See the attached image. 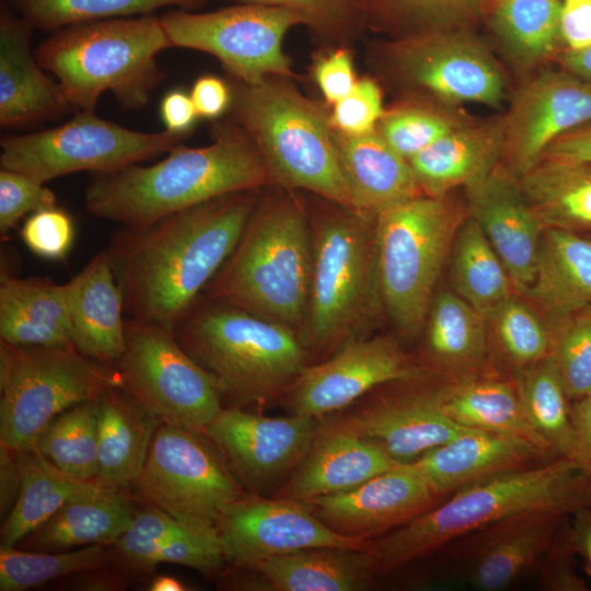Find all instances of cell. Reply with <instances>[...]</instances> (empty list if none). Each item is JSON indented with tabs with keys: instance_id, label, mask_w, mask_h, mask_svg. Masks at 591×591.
<instances>
[{
	"instance_id": "cell-1",
	"label": "cell",
	"mask_w": 591,
	"mask_h": 591,
	"mask_svg": "<svg viewBox=\"0 0 591 591\" xmlns=\"http://www.w3.org/2000/svg\"><path fill=\"white\" fill-rule=\"evenodd\" d=\"M257 190L224 195L141 227L106 250L127 317L173 328L236 246Z\"/></svg>"
},
{
	"instance_id": "cell-2",
	"label": "cell",
	"mask_w": 591,
	"mask_h": 591,
	"mask_svg": "<svg viewBox=\"0 0 591 591\" xmlns=\"http://www.w3.org/2000/svg\"><path fill=\"white\" fill-rule=\"evenodd\" d=\"M150 166L132 164L99 173L85 189L94 216L141 227L208 200L271 185L263 159L236 123L218 124L211 143L174 146Z\"/></svg>"
},
{
	"instance_id": "cell-3",
	"label": "cell",
	"mask_w": 591,
	"mask_h": 591,
	"mask_svg": "<svg viewBox=\"0 0 591 591\" xmlns=\"http://www.w3.org/2000/svg\"><path fill=\"white\" fill-rule=\"evenodd\" d=\"M591 507V476L555 457L507 471L453 493L407 523L369 541L375 569L391 571L442 549L499 520L536 510L563 513Z\"/></svg>"
},
{
	"instance_id": "cell-4",
	"label": "cell",
	"mask_w": 591,
	"mask_h": 591,
	"mask_svg": "<svg viewBox=\"0 0 591 591\" xmlns=\"http://www.w3.org/2000/svg\"><path fill=\"white\" fill-rule=\"evenodd\" d=\"M258 198L233 252L207 285V298L283 324L299 336L311 290L313 246L308 209L279 186Z\"/></svg>"
},
{
	"instance_id": "cell-5",
	"label": "cell",
	"mask_w": 591,
	"mask_h": 591,
	"mask_svg": "<svg viewBox=\"0 0 591 591\" xmlns=\"http://www.w3.org/2000/svg\"><path fill=\"white\" fill-rule=\"evenodd\" d=\"M231 89L233 121L257 148L271 185L358 210L328 112L279 76L253 84L234 80Z\"/></svg>"
},
{
	"instance_id": "cell-6",
	"label": "cell",
	"mask_w": 591,
	"mask_h": 591,
	"mask_svg": "<svg viewBox=\"0 0 591 591\" xmlns=\"http://www.w3.org/2000/svg\"><path fill=\"white\" fill-rule=\"evenodd\" d=\"M320 199L321 208L309 216L313 263L300 338L306 350L335 352L368 337L383 311L375 216Z\"/></svg>"
},
{
	"instance_id": "cell-7",
	"label": "cell",
	"mask_w": 591,
	"mask_h": 591,
	"mask_svg": "<svg viewBox=\"0 0 591 591\" xmlns=\"http://www.w3.org/2000/svg\"><path fill=\"white\" fill-rule=\"evenodd\" d=\"M172 47L161 19L152 14L73 24L55 31L35 49L71 106L94 112L112 92L125 109L147 105L164 78L157 56Z\"/></svg>"
},
{
	"instance_id": "cell-8",
	"label": "cell",
	"mask_w": 591,
	"mask_h": 591,
	"mask_svg": "<svg viewBox=\"0 0 591 591\" xmlns=\"http://www.w3.org/2000/svg\"><path fill=\"white\" fill-rule=\"evenodd\" d=\"M185 351L236 405L288 392L306 364V348L292 328L206 297L174 327Z\"/></svg>"
},
{
	"instance_id": "cell-9",
	"label": "cell",
	"mask_w": 591,
	"mask_h": 591,
	"mask_svg": "<svg viewBox=\"0 0 591 591\" xmlns=\"http://www.w3.org/2000/svg\"><path fill=\"white\" fill-rule=\"evenodd\" d=\"M463 215L450 194H420L375 216L383 311L406 339L424 331Z\"/></svg>"
},
{
	"instance_id": "cell-10",
	"label": "cell",
	"mask_w": 591,
	"mask_h": 591,
	"mask_svg": "<svg viewBox=\"0 0 591 591\" xmlns=\"http://www.w3.org/2000/svg\"><path fill=\"white\" fill-rule=\"evenodd\" d=\"M120 386L115 367L74 347L0 340V444L14 452L33 448L56 416Z\"/></svg>"
},
{
	"instance_id": "cell-11",
	"label": "cell",
	"mask_w": 591,
	"mask_h": 591,
	"mask_svg": "<svg viewBox=\"0 0 591 591\" xmlns=\"http://www.w3.org/2000/svg\"><path fill=\"white\" fill-rule=\"evenodd\" d=\"M368 58L401 100L495 107L505 96L502 69L471 28L385 39L370 47Z\"/></svg>"
},
{
	"instance_id": "cell-12",
	"label": "cell",
	"mask_w": 591,
	"mask_h": 591,
	"mask_svg": "<svg viewBox=\"0 0 591 591\" xmlns=\"http://www.w3.org/2000/svg\"><path fill=\"white\" fill-rule=\"evenodd\" d=\"M232 471L204 431L161 424L132 486L148 505L219 545L222 514L246 495Z\"/></svg>"
},
{
	"instance_id": "cell-13",
	"label": "cell",
	"mask_w": 591,
	"mask_h": 591,
	"mask_svg": "<svg viewBox=\"0 0 591 591\" xmlns=\"http://www.w3.org/2000/svg\"><path fill=\"white\" fill-rule=\"evenodd\" d=\"M115 368L120 389L161 424L204 431L223 408L216 380L173 328L125 318V349Z\"/></svg>"
},
{
	"instance_id": "cell-14",
	"label": "cell",
	"mask_w": 591,
	"mask_h": 591,
	"mask_svg": "<svg viewBox=\"0 0 591 591\" xmlns=\"http://www.w3.org/2000/svg\"><path fill=\"white\" fill-rule=\"evenodd\" d=\"M186 135L141 132L81 111L51 129L3 137L1 169L26 174L40 183L81 172H114L170 151Z\"/></svg>"
},
{
	"instance_id": "cell-15",
	"label": "cell",
	"mask_w": 591,
	"mask_h": 591,
	"mask_svg": "<svg viewBox=\"0 0 591 591\" xmlns=\"http://www.w3.org/2000/svg\"><path fill=\"white\" fill-rule=\"evenodd\" d=\"M172 47L217 57L234 80L253 84L270 76L298 79L283 38L302 18L283 8L235 3L211 12L178 9L160 16Z\"/></svg>"
},
{
	"instance_id": "cell-16",
	"label": "cell",
	"mask_w": 591,
	"mask_h": 591,
	"mask_svg": "<svg viewBox=\"0 0 591 591\" xmlns=\"http://www.w3.org/2000/svg\"><path fill=\"white\" fill-rule=\"evenodd\" d=\"M217 534L224 560L234 567L304 548H366L369 544V540L328 528L308 500L257 495L233 502L222 514Z\"/></svg>"
},
{
	"instance_id": "cell-17",
	"label": "cell",
	"mask_w": 591,
	"mask_h": 591,
	"mask_svg": "<svg viewBox=\"0 0 591 591\" xmlns=\"http://www.w3.org/2000/svg\"><path fill=\"white\" fill-rule=\"evenodd\" d=\"M428 371L387 336L352 339L317 364L305 366L289 393L293 414L315 419L340 410L372 389L416 381Z\"/></svg>"
},
{
	"instance_id": "cell-18",
	"label": "cell",
	"mask_w": 591,
	"mask_h": 591,
	"mask_svg": "<svg viewBox=\"0 0 591 591\" xmlns=\"http://www.w3.org/2000/svg\"><path fill=\"white\" fill-rule=\"evenodd\" d=\"M591 124V83L543 70L517 92L505 117L501 165L518 178L535 167L558 137Z\"/></svg>"
},
{
	"instance_id": "cell-19",
	"label": "cell",
	"mask_w": 591,
	"mask_h": 591,
	"mask_svg": "<svg viewBox=\"0 0 591 591\" xmlns=\"http://www.w3.org/2000/svg\"><path fill=\"white\" fill-rule=\"evenodd\" d=\"M317 429L313 417H268L231 406L222 408L204 432L244 483L262 489L294 471Z\"/></svg>"
},
{
	"instance_id": "cell-20",
	"label": "cell",
	"mask_w": 591,
	"mask_h": 591,
	"mask_svg": "<svg viewBox=\"0 0 591 591\" xmlns=\"http://www.w3.org/2000/svg\"><path fill=\"white\" fill-rule=\"evenodd\" d=\"M565 515L536 510L475 530L447 545L454 568L473 589H507L541 567Z\"/></svg>"
},
{
	"instance_id": "cell-21",
	"label": "cell",
	"mask_w": 591,
	"mask_h": 591,
	"mask_svg": "<svg viewBox=\"0 0 591 591\" xmlns=\"http://www.w3.org/2000/svg\"><path fill=\"white\" fill-rule=\"evenodd\" d=\"M439 499L410 464H398L352 489L308 501L332 530L370 541L413 520Z\"/></svg>"
},
{
	"instance_id": "cell-22",
	"label": "cell",
	"mask_w": 591,
	"mask_h": 591,
	"mask_svg": "<svg viewBox=\"0 0 591 591\" xmlns=\"http://www.w3.org/2000/svg\"><path fill=\"white\" fill-rule=\"evenodd\" d=\"M466 211L505 265L517 293L533 282L543 225L529 205L520 178L499 164L467 186Z\"/></svg>"
},
{
	"instance_id": "cell-23",
	"label": "cell",
	"mask_w": 591,
	"mask_h": 591,
	"mask_svg": "<svg viewBox=\"0 0 591 591\" xmlns=\"http://www.w3.org/2000/svg\"><path fill=\"white\" fill-rule=\"evenodd\" d=\"M381 447L397 464H410L467 427L442 409L437 389L386 398L335 420Z\"/></svg>"
},
{
	"instance_id": "cell-24",
	"label": "cell",
	"mask_w": 591,
	"mask_h": 591,
	"mask_svg": "<svg viewBox=\"0 0 591 591\" xmlns=\"http://www.w3.org/2000/svg\"><path fill=\"white\" fill-rule=\"evenodd\" d=\"M552 459L555 457L521 438L466 428L410 465L441 498L494 475Z\"/></svg>"
},
{
	"instance_id": "cell-25",
	"label": "cell",
	"mask_w": 591,
	"mask_h": 591,
	"mask_svg": "<svg viewBox=\"0 0 591 591\" xmlns=\"http://www.w3.org/2000/svg\"><path fill=\"white\" fill-rule=\"evenodd\" d=\"M398 465L376 443L335 420L314 441L276 497L310 500L352 489Z\"/></svg>"
},
{
	"instance_id": "cell-26",
	"label": "cell",
	"mask_w": 591,
	"mask_h": 591,
	"mask_svg": "<svg viewBox=\"0 0 591 591\" xmlns=\"http://www.w3.org/2000/svg\"><path fill=\"white\" fill-rule=\"evenodd\" d=\"M230 576L233 589L274 591H359L373 584L376 570L366 548L311 547L265 558Z\"/></svg>"
},
{
	"instance_id": "cell-27",
	"label": "cell",
	"mask_w": 591,
	"mask_h": 591,
	"mask_svg": "<svg viewBox=\"0 0 591 591\" xmlns=\"http://www.w3.org/2000/svg\"><path fill=\"white\" fill-rule=\"evenodd\" d=\"M33 26L7 4L0 11V124L3 128L55 118L71 104L30 48Z\"/></svg>"
},
{
	"instance_id": "cell-28",
	"label": "cell",
	"mask_w": 591,
	"mask_h": 591,
	"mask_svg": "<svg viewBox=\"0 0 591 591\" xmlns=\"http://www.w3.org/2000/svg\"><path fill=\"white\" fill-rule=\"evenodd\" d=\"M502 151V117L466 119L408 163L420 193L442 197L486 177L501 163Z\"/></svg>"
},
{
	"instance_id": "cell-29",
	"label": "cell",
	"mask_w": 591,
	"mask_h": 591,
	"mask_svg": "<svg viewBox=\"0 0 591 591\" xmlns=\"http://www.w3.org/2000/svg\"><path fill=\"white\" fill-rule=\"evenodd\" d=\"M66 287L73 347L115 367L125 349V311L107 252L96 253Z\"/></svg>"
},
{
	"instance_id": "cell-30",
	"label": "cell",
	"mask_w": 591,
	"mask_h": 591,
	"mask_svg": "<svg viewBox=\"0 0 591 591\" xmlns=\"http://www.w3.org/2000/svg\"><path fill=\"white\" fill-rule=\"evenodd\" d=\"M520 296L538 312L551 333L591 308V240L571 231L544 229L533 282Z\"/></svg>"
},
{
	"instance_id": "cell-31",
	"label": "cell",
	"mask_w": 591,
	"mask_h": 591,
	"mask_svg": "<svg viewBox=\"0 0 591 591\" xmlns=\"http://www.w3.org/2000/svg\"><path fill=\"white\" fill-rule=\"evenodd\" d=\"M135 513L123 489L95 482L72 496L19 544L21 549L32 552L111 546L129 528Z\"/></svg>"
},
{
	"instance_id": "cell-32",
	"label": "cell",
	"mask_w": 591,
	"mask_h": 591,
	"mask_svg": "<svg viewBox=\"0 0 591 591\" xmlns=\"http://www.w3.org/2000/svg\"><path fill=\"white\" fill-rule=\"evenodd\" d=\"M424 368L444 381L489 372L486 317L452 290L434 293L424 326Z\"/></svg>"
},
{
	"instance_id": "cell-33",
	"label": "cell",
	"mask_w": 591,
	"mask_h": 591,
	"mask_svg": "<svg viewBox=\"0 0 591 591\" xmlns=\"http://www.w3.org/2000/svg\"><path fill=\"white\" fill-rule=\"evenodd\" d=\"M0 338L11 345L73 347L66 283L2 277Z\"/></svg>"
},
{
	"instance_id": "cell-34",
	"label": "cell",
	"mask_w": 591,
	"mask_h": 591,
	"mask_svg": "<svg viewBox=\"0 0 591 591\" xmlns=\"http://www.w3.org/2000/svg\"><path fill=\"white\" fill-rule=\"evenodd\" d=\"M437 391L443 412L456 424L521 438L557 457L529 422L512 376L486 372L444 381Z\"/></svg>"
},
{
	"instance_id": "cell-35",
	"label": "cell",
	"mask_w": 591,
	"mask_h": 591,
	"mask_svg": "<svg viewBox=\"0 0 591 591\" xmlns=\"http://www.w3.org/2000/svg\"><path fill=\"white\" fill-rule=\"evenodd\" d=\"M160 425L120 387L106 391L99 398L96 482L120 489L132 486Z\"/></svg>"
},
{
	"instance_id": "cell-36",
	"label": "cell",
	"mask_w": 591,
	"mask_h": 591,
	"mask_svg": "<svg viewBox=\"0 0 591 591\" xmlns=\"http://www.w3.org/2000/svg\"><path fill=\"white\" fill-rule=\"evenodd\" d=\"M336 144L359 211L376 216L421 194L408 161L376 129L360 136L336 131Z\"/></svg>"
},
{
	"instance_id": "cell-37",
	"label": "cell",
	"mask_w": 591,
	"mask_h": 591,
	"mask_svg": "<svg viewBox=\"0 0 591 591\" xmlns=\"http://www.w3.org/2000/svg\"><path fill=\"white\" fill-rule=\"evenodd\" d=\"M544 229L591 230V164L542 160L520 178Z\"/></svg>"
},
{
	"instance_id": "cell-38",
	"label": "cell",
	"mask_w": 591,
	"mask_h": 591,
	"mask_svg": "<svg viewBox=\"0 0 591 591\" xmlns=\"http://www.w3.org/2000/svg\"><path fill=\"white\" fill-rule=\"evenodd\" d=\"M14 453L21 473V490L1 526L0 545L7 547H15L72 496L96 482L69 477L35 447Z\"/></svg>"
},
{
	"instance_id": "cell-39",
	"label": "cell",
	"mask_w": 591,
	"mask_h": 591,
	"mask_svg": "<svg viewBox=\"0 0 591 591\" xmlns=\"http://www.w3.org/2000/svg\"><path fill=\"white\" fill-rule=\"evenodd\" d=\"M449 260L451 290L485 317L517 293L505 265L471 217L460 224Z\"/></svg>"
},
{
	"instance_id": "cell-40",
	"label": "cell",
	"mask_w": 591,
	"mask_h": 591,
	"mask_svg": "<svg viewBox=\"0 0 591 591\" xmlns=\"http://www.w3.org/2000/svg\"><path fill=\"white\" fill-rule=\"evenodd\" d=\"M511 376L524 414L534 430L557 457L569 459L580 466L569 397L552 357L548 356Z\"/></svg>"
},
{
	"instance_id": "cell-41",
	"label": "cell",
	"mask_w": 591,
	"mask_h": 591,
	"mask_svg": "<svg viewBox=\"0 0 591 591\" xmlns=\"http://www.w3.org/2000/svg\"><path fill=\"white\" fill-rule=\"evenodd\" d=\"M485 0H358L366 30L386 39L471 28Z\"/></svg>"
},
{
	"instance_id": "cell-42",
	"label": "cell",
	"mask_w": 591,
	"mask_h": 591,
	"mask_svg": "<svg viewBox=\"0 0 591 591\" xmlns=\"http://www.w3.org/2000/svg\"><path fill=\"white\" fill-rule=\"evenodd\" d=\"M493 27L514 65L531 69L552 57L561 40V0L494 1Z\"/></svg>"
},
{
	"instance_id": "cell-43",
	"label": "cell",
	"mask_w": 591,
	"mask_h": 591,
	"mask_svg": "<svg viewBox=\"0 0 591 591\" xmlns=\"http://www.w3.org/2000/svg\"><path fill=\"white\" fill-rule=\"evenodd\" d=\"M34 447L69 477L95 482L99 470V399L76 405L56 416Z\"/></svg>"
},
{
	"instance_id": "cell-44",
	"label": "cell",
	"mask_w": 591,
	"mask_h": 591,
	"mask_svg": "<svg viewBox=\"0 0 591 591\" xmlns=\"http://www.w3.org/2000/svg\"><path fill=\"white\" fill-rule=\"evenodd\" d=\"M517 294L486 315L489 358L495 355L512 375L548 357L552 348L549 327L538 312Z\"/></svg>"
},
{
	"instance_id": "cell-45",
	"label": "cell",
	"mask_w": 591,
	"mask_h": 591,
	"mask_svg": "<svg viewBox=\"0 0 591 591\" xmlns=\"http://www.w3.org/2000/svg\"><path fill=\"white\" fill-rule=\"evenodd\" d=\"M7 4L34 28L57 31L83 22L147 15L176 7L201 8L208 0H7Z\"/></svg>"
},
{
	"instance_id": "cell-46",
	"label": "cell",
	"mask_w": 591,
	"mask_h": 591,
	"mask_svg": "<svg viewBox=\"0 0 591 591\" xmlns=\"http://www.w3.org/2000/svg\"><path fill=\"white\" fill-rule=\"evenodd\" d=\"M112 563L105 545L38 553L0 545V591L30 590Z\"/></svg>"
},
{
	"instance_id": "cell-47",
	"label": "cell",
	"mask_w": 591,
	"mask_h": 591,
	"mask_svg": "<svg viewBox=\"0 0 591 591\" xmlns=\"http://www.w3.org/2000/svg\"><path fill=\"white\" fill-rule=\"evenodd\" d=\"M444 105L401 100L384 111L376 131L405 160L430 146L467 118Z\"/></svg>"
},
{
	"instance_id": "cell-48",
	"label": "cell",
	"mask_w": 591,
	"mask_h": 591,
	"mask_svg": "<svg viewBox=\"0 0 591 591\" xmlns=\"http://www.w3.org/2000/svg\"><path fill=\"white\" fill-rule=\"evenodd\" d=\"M188 533L194 532L148 505L135 513L129 528L111 545L113 563L130 575L147 573L154 569L153 558L167 540Z\"/></svg>"
},
{
	"instance_id": "cell-49",
	"label": "cell",
	"mask_w": 591,
	"mask_h": 591,
	"mask_svg": "<svg viewBox=\"0 0 591 591\" xmlns=\"http://www.w3.org/2000/svg\"><path fill=\"white\" fill-rule=\"evenodd\" d=\"M277 7L299 14L320 40L334 45L349 43L366 31L358 0H230Z\"/></svg>"
},
{
	"instance_id": "cell-50",
	"label": "cell",
	"mask_w": 591,
	"mask_h": 591,
	"mask_svg": "<svg viewBox=\"0 0 591 591\" xmlns=\"http://www.w3.org/2000/svg\"><path fill=\"white\" fill-rule=\"evenodd\" d=\"M569 398L591 393V308L552 332L551 355Z\"/></svg>"
},
{
	"instance_id": "cell-51",
	"label": "cell",
	"mask_w": 591,
	"mask_h": 591,
	"mask_svg": "<svg viewBox=\"0 0 591 591\" xmlns=\"http://www.w3.org/2000/svg\"><path fill=\"white\" fill-rule=\"evenodd\" d=\"M384 111L379 82L366 76L358 79L348 95L332 105L328 115L335 131L360 136L376 129Z\"/></svg>"
},
{
	"instance_id": "cell-52",
	"label": "cell",
	"mask_w": 591,
	"mask_h": 591,
	"mask_svg": "<svg viewBox=\"0 0 591 591\" xmlns=\"http://www.w3.org/2000/svg\"><path fill=\"white\" fill-rule=\"evenodd\" d=\"M56 206L55 194L37 179L8 169L0 171V232L8 233L28 212Z\"/></svg>"
},
{
	"instance_id": "cell-53",
	"label": "cell",
	"mask_w": 591,
	"mask_h": 591,
	"mask_svg": "<svg viewBox=\"0 0 591 591\" xmlns=\"http://www.w3.org/2000/svg\"><path fill=\"white\" fill-rule=\"evenodd\" d=\"M21 236L37 256L59 260L72 245L74 227L70 216L55 206L32 212L23 224Z\"/></svg>"
},
{
	"instance_id": "cell-54",
	"label": "cell",
	"mask_w": 591,
	"mask_h": 591,
	"mask_svg": "<svg viewBox=\"0 0 591 591\" xmlns=\"http://www.w3.org/2000/svg\"><path fill=\"white\" fill-rule=\"evenodd\" d=\"M313 60L312 74L326 104L334 105L348 95L358 79L349 45H334Z\"/></svg>"
},
{
	"instance_id": "cell-55",
	"label": "cell",
	"mask_w": 591,
	"mask_h": 591,
	"mask_svg": "<svg viewBox=\"0 0 591 591\" xmlns=\"http://www.w3.org/2000/svg\"><path fill=\"white\" fill-rule=\"evenodd\" d=\"M560 36L567 49L591 45V0H561Z\"/></svg>"
},
{
	"instance_id": "cell-56",
	"label": "cell",
	"mask_w": 591,
	"mask_h": 591,
	"mask_svg": "<svg viewBox=\"0 0 591 591\" xmlns=\"http://www.w3.org/2000/svg\"><path fill=\"white\" fill-rule=\"evenodd\" d=\"M189 95L198 117L208 119L220 117L232 103L231 86L216 76L199 77Z\"/></svg>"
},
{
	"instance_id": "cell-57",
	"label": "cell",
	"mask_w": 591,
	"mask_h": 591,
	"mask_svg": "<svg viewBox=\"0 0 591 591\" xmlns=\"http://www.w3.org/2000/svg\"><path fill=\"white\" fill-rule=\"evenodd\" d=\"M160 115L165 130L187 135L198 114L189 94L182 90L170 91L162 100Z\"/></svg>"
},
{
	"instance_id": "cell-58",
	"label": "cell",
	"mask_w": 591,
	"mask_h": 591,
	"mask_svg": "<svg viewBox=\"0 0 591 591\" xmlns=\"http://www.w3.org/2000/svg\"><path fill=\"white\" fill-rule=\"evenodd\" d=\"M542 160H560L591 164V124L558 137L546 149Z\"/></svg>"
},
{
	"instance_id": "cell-59",
	"label": "cell",
	"mask_w": 591,
	"mask_h": 591,
	"mask_svg": "<svg viewBox=\"0 0 591 591\" xmlns=\"http://www.w3.org/2000/svg\"><path fill=\"white\" fill-rule=\"evenodd\" d=\"M73 589L84 591H118L129 584L130 573L112 563L107 566L73 575Z\"/></svg>"
},
{
	"instance_id": "cell-60",
	"label": "cell",
	"mask_w": 591,
	"mask_h": 591,
	"mask_svg": "<svg viewBox=\"0 0 591 591\" xmlns=\"http://www.w3.org/2000/svg\"><path fill=\"white\" fill-rule=\"evenodd\" d=\"M21 490V473L14 451L0 444V513L5 519Z\"/></svg>"
},
{
	"instance_id": "cell-61",
	"label": "cell",
	"mask_w": 591,
	"mask_h": 591,
	"mask_svg": "<svg viewBox=\"0 0 591 591\" xmlns=\"http://www.w3.org/2000/svg\"><path fill=\"white\" fill-rule=\"evenodd\" d=\"M570 415L579 448L580 466L591 476V393L571 405Z\"/></svg>"
},
{
	"instance_id": "cell-62",
	"label": "cell",
	"mask_w": 591,
	"mask_h": 591,
	"mask_svg": "<svg viewBox=\"0 0 591 591\" xmlns=\"http://www.w3.org/2000/svg\"><path fill=\"white\" fill-rule=\"evenodd\" d=\"M558 59L566 71L591 83V45L580 49H566Z\"/></svg>"
},
{
	"instance_id": "cell-63",
	"label": "cell",
	"mask_w": 591,
	"mask_h": 591,
	"mask_svg": "<svg viewBox=\"0 0 591 591\" xmlns=\"http://www.w3.org/2000/svg\"><path fill=\"white\" fill-rule=\"evenodd\" d=\"M573 533V543L583 552L591 566V513L587 509L580 510Z\"/></svg>"
},
{
	"instance_id": "cell-64",
	"label": "cell",
	"mask_w": 591,
	"mask_h": 591,
	"mask_svg": "<svg viewBox=\"0 0 591 591\" xmlns=\"http://www.w3.org/2000/svg\"><path fill=\"white\" fill-rule=\"evenodd\" d=\"M149 590L150 591H184V590H188V588L174 577L159 576L151 581L149 586Z\"/></svg>"
}]
</instances>
